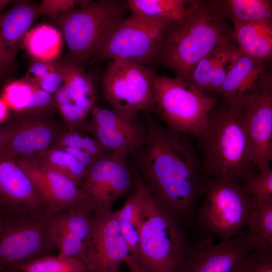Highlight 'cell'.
I'll list each match as a JSON object with an SVG mask.
<instances>
[{
    "label": "cell",
    "instance_id": "obj_8",
    "mask_svg": "<svg viewBox=\"0 0 272 272\" xmlns=\"http://www.w3.org/2000/svg\"><path fill=\"white\" fill-rule=\"evenodd\" d=\"M172 22L130 12L105 40L94 58L97 62L123 60L142 65L153 62L160 43Z\"/></svg>",
    "mask_w": 272,
    "mask_h": 272
},
{
    "label": "cell",
    "instance_id": "obj_26",
    "mask_svg": "<svg viewBox=\"0 0 272 272\" xmlns=\"http://www.w3.org/2000/svg\"><path fill=\"white\" fill-rule=\"evenodd\" d=\"M131 167L134 179L133 187L122 207L116 211L121 232L129 248L128 256L134 255L138 249L145 204L149 192L137 171Z\"/></svg>",
    "mask_w": 272,
    "mask_h": 272
},
{
    "label": "cell",
    "instance_id": "obj_38",
    "mask_svg": "<svg viewBox=\"0 0 272 272\" xmlns=\"http://www.w3.org/2000/svg\"><path fill=\"white\" fill-rule=\"evenodd\" d=\"M60 148L74 156L87 169L98 161L89 153L73 147H56Z\"/></svg>",
    "mask_w": 272,
    "mask_h": 272
},
{
    "label": "cell",
    "instance_id": "obj_11",
    "mask_svg": "<svg viewBox=\"0 0 272 272\" xmlns=\"http://www.w3.org/2000/svg\"><path fill=\"white\" fill-rule=\"evenodd\" d=\"M128 156L113 152L89 168L79 187L80 208L91 212L110 210L116 200L132 190L134 179Z\"/></svg>",
    "mask_w": 272,
    "mask_h": 272
},
{
    "label": "cell",
    "instance_id": "obj_30",
    "mask_svg": "<svg viewBox=\"0 0 272 272\" xmlns=\"http://www.w3.org/2000/svg\"><path fill=\"white\" fill-rule=\"evenodd\" d=\"M131 13L147 18L175 21L187 13L189 1L128 0Z\"/></svg>",
    "mask_w": 272,
    "mask_h": 272
},
{
    "label": "cell",
    "instance_id": "obj_6",
    "mask_svg": "<svg viewBox=\"0 0 272 272\" xmlns=\"http://www.w3.org/2000/svg\"><path fill=\"white\" fill-rule=\"evenodd\" d=\"M153 113L169 129L200 138L206 130L216 97L208 95L179 77L156 74Z\"/></svg>",
    "mask_w": 272,
    "mask_h": 272
},
{
    "label": "cell",
    "instance_id": "obj_36",
    "mask_svg": "<svg viewBox=\"0 0 272 272\" xmlns=\"http://www.w3.org/2000/svg\"><path fill=\"white\" fill-rule=\"evenodd\" d=\"M241 272H272V246L250 252Z\"/></svg>",
    "mask_w": 272,
    "mask_h": 272
},
{
    "label": "cell",
    "instance_id": "obj_25",
    "mask_svg": "<svg viewBox=\"0 0 272 272\" xmlns=\"http://www.w3.org/2000/svg\"><path fill=\"white\" fill-rule=\"evenodd\" d=\"M234 42L240 53L254 60L272 58V19L233 24Z\"/></svg>",
    "mask_w": 272,
    "mask_h": 272
},
{
    "label": "cell",
    "instance_id": "obj_13",
    "mask_svg": "<svg viewBox=\"0 0 272 272\" xmlns=\"http://www.w3.org/2000/svg\"><path fill=\"white\" fill-rule=\"evenodd\" d=\"M139 113L95 106L91 117L81 130L92 134L103 146L129 156L143 146L146 139L144 122Z\"/></svg>",
    "mask_w": 272,
    "mask_h": 272
},
{
    "label": "cell",
    "instance_id": "obj_41",
    "mask_svg": "<svg viewBox=\"0 0 272 272\" xmlns=\"http://www.w3.org/2000/svg\"><path fill=\"white\" fill-rule=\"evenodd\" d=\"M8 216L4 214L0 211V232L4 228L7 220L8 219Z\"/></svg>",
    "mask_w": 272,
    "mask_h": 272
},
{
    "label": "cell",
    "instance_id": "obj_17",
    "mask_svg": "<svg viewBox=\"0 0 272 272\" xmlns=\"http://www.w3.org/2000/svg\"><path fill=\"white\" fill-rule=\"evenodd\" d=\"M245 234L241 230L218 244L201 238L190 245L180 272H241L251 252Z\"/></svg>",
    "mask_w": 272,
    "mask_h": 272
},
{
    "label": "cell",
    "instance_id": "obj_1",
    "mask_svg": "<svg viewBox=\"0 0 272 272\" xmlns=\"http://www.w3.org/2000/svg\"><path fill=\"white\" fill-rule=\"evenodd\" d=\"M146 139L130 154L132 167L159 205L181 225L189 223L206 181L188 135L172 131L146 115Z\"/></svg>",
    "mask_w": 272,
    "mask_h": 272
},
{
    "label": "cell",
    "instance_id": "obj_16",
    "mask_svg": "<svg viewBox=\"0 0 272 272\" xmlns=\"http://www.w3.org/2000/svg\"><path fill=\"white\" fill-rule=\"evenodd\" d=\"M11 126V134L0 152L14 159L36 156L52 148L69 130L48 114H17Z\"/></svg>",
    "mask_w": 272,
    "mask_h": 272
},
{
    "label": "cell",
    "instance_id": "obj_35",
    "mask_svg": "<svg viewBox=\"0 0 272 272\" xmlns=\"http://www.w3.org/2000/svg\"><path fill=\"white\" fill-rule=\"evenodd\" d=\"M243 182L242 188L252 201L272 199V169L270 166L257 175L248 176Z\"/></svg>",
    "mask_w": 272,
    "mask_h": 272
},
{
    "label": "cell",
    "instance_id": "obj_3",
    "mask_svg": "<svg viewBox=\"0 0 272 272\" xmlns=\"http://www.w3.org/2000/svg\"><path fill=\"white\" fill-rule=\"evenodd\" d=\"M243 109L227 104L212 110L199 138L201 169L214 178L239 182L255 167L243 118Z\"/></svg>",
    "mask_w": 272,
    "mask_h": 272
},
{
    "label": "cell",
    "instance_id": "obj_34",
    "mask_svg": "<svg viewBox=\"0 0 272 272\" xmlns=\"http://www.w3.org/2000/svg\"><path fill=\"white\" fill-rule=\"evenodd\" d=\"M54 147H73L87 152L97 160L110 156L113 152L103 146L93 137L67 130L59 139Z\"/></svg>",
    "mask_w": 272,
    "mask_h": 272
},
{
    "label": "cell",
    "instance_id": "obj_2",
    "mask_svg": "<svg viewBox=\"0 0 272 272\" xmlns=\"http://www.w3.org/2000/svg\"><path fill=\"white\" fill-rule=\"evenodd\" d=\"M234 42L233 27L210 1H189L188 12L165 32L153 62L189 82L194 67L218 46Z\"/></svg>",
    "mask_w": 272,
    "mask_h": 272
},
{
    "label": "cell",
    "instance_id": "obj_27",
    "mask_svg": "<svg viewBox=\"0 0 272 272\" xmlns=\"http://www.w3.org/2000/svg\"><path fill=\"white\" fill-rule=\"evenodd\" d=\"M63 39L57 28L42 24L29 29L23 41L27 51L35 60L53 62L61 53Z\"/></svg>",
    "mask_w": 272,
    "mask_h": 272
},
{
    "label": "cell",
    "instance_id": "obj_28",
    "mask_svg": "<svg viewBox=\"0 0 272 272\" xmlns=\"http://www.w3.org/2000/svg\"><path fill=\"white\" fill-rule=\"evenodd\" d=\"M210 2L233 24L272 19L271 0H210Z\"/></svg>",
    "mask_w": 272,
    "mask_h": 272
},
{
    "label": "cell",
    "instance_id": "obj_4",
    "mask_svg": "<svg viewBox=\"0 0 272 272\" xmlns=\"http://www.w3.org/2000/svg\"><path fill=\"white\" fill-rule=\"evenodd\" d=\"M189 246L182 225L149 191L137 251L124 262L133 272H180Z\"/></svg>",
    "mask_w": 272,
    "mask_h": 272
},
{
    "label": "cell",
    "instance_id": "obj_40",
    "mask_svg": "<svg viewBox=\"0 0 272 272\" xmlns=\"http://www.w3.org/2000/svg\"><path fill=\"white\" fill-rule=\"evenodd\" d=\"M9 115V109L0 97V125L8 119Z\"/></svg>",
    "mask_w": 272,
    "mask_h": 272
},
{
    "label": "cell",
    "instance_id": "obj_29",
    "mask_svg": "<svg viewBox=\"0 0 272 272\" xmlns=\"http://www.w3.org/2000/svg\"><path fill=\"white\" fill-rule=\"evenodd\" d=\"M252 201L245 234L251 251L272 246V199Z\"/></svg>",
    "mask_w": 272,
    "mask_h": 272
},
{
    "label": "cell",
    "instance_id": "obj_18",
    "mask_svg": "<svg viewBox=\"0 0 272 272\" xmlns=\"http://www.w3.org/2000/svg\"><path fill=\"white\" fill-rule=\"evenodd\" d=\"M15 159L32 179L50 213L70 212L80 208L79 187L70 178L38 156Z\"/></svg>",
    "mask_w": 272,
    "mask_h": 272
},
{
    "label": "cell",
    "instance_id": "obj_14",
    "mask_svg": "<svg viewBox=\"0 0 272 272\" xmlns=\"http://www.w3.org/2000/svg\"><path fill=\"white\" fill-rule=\"evenodd\" d=\"M58 63L63 81L53 95L55 106L69 130H81L97 99L96 83L82 66L65 59Z\"/></svg>",
    "mask_w": 272,
    "mask_h": 272
},
{
    "label": "cell",
    "instance_id": "obj_12",
    "mask_svg": "<svg viewBox=\"0 0 272 272\" xmlns=\"http://www.w3.org/2000/svg\"><path fill=\"white\" fill-rule=\"evenodd\" d=\"M129 253L117 212L110 209L92 212L90 231L85 243L88 272H119Z\"/></svg>",
    "mask_w": 272,
    "mask_h": 272
},
{
    "label": "cell",
    "instance_id": "obj_33",
    "mask_svg": "<svg viewBox=\"0 0 272 272\" xmlns=\"http://www.w3.org/2000/svg\"><path fill=\"white\" fill-rule=\"evenodd\" d=\"M23 78L50 94L57 91L63 81L58 61L34 60Z\"/></svg>",
    "mask_w": 272,
    "mask_h": 272
},
{
    "label": "cell",
    "instance_id": "obj_42",
    "mask_svg": "<svg viewBox=\"0 0 272 272\" xmlns=\"http://www.w3.org/2000/svg\"><path fill=\"white\" fill-rule=\"evenodd\" d=\"M12 1L9 0H0V11Z\"/></svg>",
    "mask_w": 272,
    "mask_h": 272
},
{
    "label": "cell",
    "instance_id": "obj_19",
    "mask_svg": "<svg viewBox=\"0 0 272 272\" xmlns=\"http://www.w3.org/2000/svg\"><path fill=\"white\" fill-rule=\"evenodd\" d=\"M272 85L269 62H262L241 55L228 73L218 94L227 104L244 109L266 87Z\"/></svg>",
    "mask_w": 272,
    "mask_h": 272
},
{
    "label": "cell",
    "instance_id": "obj_21",
    "mask_svg": "<svg viewBox=\"0 0 272 272\" xmlns=\"http://www.w3.org/2000/svg\"><path fill=\"white\" fill-rule=\"evenodd\" d=\"M40 15L38 4L28 1H17L0 15V78L13 68L21 43Z\"/></svg>",
    "mask_w": 272,
    "mask_h": 272
},
{
    "label": "cell",
    "instance_id": "obj_32",
    "mask_svg": "<svg viewBox=\"0 0 272 272\" xmlns=\"http://www.w3.org/2000/svg\"><path fill=\"white\" fill-rule=\"evenodd\" d=\"M16 272H88L80 258L58 254L48 255L17 267Z\"/></svg>",
    "mask_w": 272,
    "mask_h": 272
},
{
    "label": "cell",
    "instance_id": "obj_7",
    "mask_svg": "<svg viewBox=\"0 0 272 272\" xmlns=\"http://www.w3.org/2000/svg\"><path fill=\"white\" fill-rule=\"evenodd\" d=\"M205 195L195 219L201 238L228 240L246 225L253 201L240 182L212 177L206 181Z\"/></svg>",
    "mask_w": 272,
    "mask_h": 272
},
{
    "label": "cell",
    "instance_id": "obj_43",
    "mask_svg": "<svg viewBox=\"0 0 272 272\" xmlns=\"http://www.w3.org/2000/svg\"><path fill=\"white\" fill-rule=\"evenodd\" d=\"M0 272H16V271H10L9 270L6 269L5 268H0Z\"/></svg>",
    "mask_w": 272,
    "mask_h": 272
},
{
    "label": "cell",
    "instance_id": "obj_9",
    "mask_svg": "<svg viewBox=\"0 0 272 272\" xmlns=\"http://www.w3.org/2000/svg\"><path fill=\"white\" fill-rule=\"evenodd\" d=\"M156 74L145 65L123 60L109 61L101 79L102 98L111 108L151 114Z\"/></svg>",
    "mask_w": 272,
    "mask_h": 272
},
{
    "label": "cell",
    "instance_id": "obj_10",
    "mask_svg": "<svg viewBox=\"0 0 272 272\" xmlns=\"http://www.w3.org/2000/svg\"><path fill=\"white\" fill-rule=\"evenodd\" d=\"M48 215L8 216L0 232V268L13 271L21 265L53 254L56 249L48 229Z\"/></svg>",
    "mask_w": 272,
    "mask_h": 272
},
{
    "label": "cell",
    "instance_id": "obj_31",
    "mask_svg": "<svg viewBox=\"0 0 272 272\" xmlns=\"http://www.w3.org/2000/svg\"><path fill=\"white\" fill-rule=\"evenodd\" d=\"M36 156L51 168L70 178L79 187L88 172V169L60 148L54 147Z\"/></svg>",
    "mask_w": 272,
    "mask_h": 272
},
{
    "label": "cell",
    "instance_id": "obj_23",
    "mask_svg": "<svg viewBox=\"0 0 272 272\" xmlns=\"http://www.w3.org/2000/svg\"><path fill=\"white\" fill-rule=\"evenodd\" d=\"M241 55L234 41L218 46L196 64L189 83L206 94H218L228 73Z\"/></svg>",
    "mask_w": 272,
    "mask_h": 272
},
{
    "label": "cell",
    "instance_id": "obj_5",
    "mask_svg": "<svg viewBox=\"0 0 272 272\" xmlns=\"http://www.w3.org/2000/svg\"><path fill=\"white\" fill-rule=\"evenodd\" d=\"M127 2L90 1L77 9L49 17L67 46L65 59L83 66L94 57L111 32L127 17Z\"/></svg>",
    "mask_w": 272,
    "mask_h": 272
},
{
    "label": "cell",
    "instance_id": "obj_24",
    "mask_svg": "<svg viewBox=\"0 0 272 272\" xmlns=\"http://www.w3.org/2000/svg\"><path fill=\"white\" fill-rule=\"evenodd\" d=\"M1 97L9 109L19 114H48L56 107L52 94L23 78L7 83Z\"/></svg>",
    "mask_w": 272,
    "mask_h": 272
},
{
    "label": "cell",
    "instance_id": "obj_37",
    "mask_svg": "<svg viewBox=\"0 0 272 272\" xmlns=\"http://www.w3.org/2000/svg\"><path fill=\"white\" fill-rule=\"evenodd\" d=\"M78 6V1L74 0H44L38 4L40 15L49 17L65 12Z\"/></svg>",
    "mask_w": 272,
    "mask_h": 272
},
{
    "label": "cell",
    "instance_id": "obj_39",
    "mask_svg": "<svg viewBox=\"0 0 272 272\" xmlns=\"http://www.w3.org/2000/svg\"><path fill=\"white\" fill-rule=\"evenodd\" d=\"M11 133V126H0V149L6 143Z\"/></svg>",
    "mask_w": 272,
    "mask_h": 272
},
{
    "label": "cell",
    "instance_id": "obj_15",
    "mask_svg": "<svg viewBox=\"0 0 272 272\" xmlns=\"http://www.w3.org/2000/svg\"><path fill=\"white\" fill-rule=\"evenodd\" d=\"M0 211L8 216L42 218L48 207L28 174L16 160L0 152Z\"/></svg>",
    "mask_w": 272,
    "mask_h": 272
},
{
    "label": "cell",
    "instance_id": "obj_20",
    "mask_svg": "<svg viewBox=\"0 0 272 272\" xmlns=\"http://www.w3.org/2000/svg\"><path fill=\"white\" fill-rule=\"evenodd\" d=\"M243 118L254 165L261 171L272 160V85L243 109Z\"/></svg>",
    "mask_w": 272,
    "mask_h": 272
},
{
    "label": "cell",
    "instance_id": "obj_22",
    "mask_svg": "<svg viewBox=\"0 0 272 272\" xmlns=\"http://www.w3.org/2000/svg\"><path fill=\"white\" fill-rule=\"evenodd\" d=\"M91 217L92 212L81 208L49 214L48 229L58 254L76 257L84 262L85 243L90 233Z\"/></svg>",
    "mask_w": 272,
    "mask_h": 272
}]
</instances>
